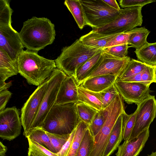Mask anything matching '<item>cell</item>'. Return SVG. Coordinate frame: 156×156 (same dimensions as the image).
Here are the masks:
<instances>
[{
    "label": "cell",
    "mask_w": 156,
    "mask_h": 156,
    "mask_svg": "<svg viewBox=\"0 0 156 156\" xmlns=\"http://www.w3.org/2000/svg\"><path fill=\"white\" fill-rule=\"evenodd\" d=\"M45 147L51 151L56 153L46 132L42 128L33 130L27 137Z\"/></svg>",
    "instance_id": "f1b7e54d"
},
{
    "label": "cell",
    "mask_w": 156,
    "mask_h": 156,
    "mask_svg": "<svg viewBox=\"0 0 156 156\" xmlns=\"http://www.w3.org/2000/svg\"><path fill=\"white\" fill-rule=\"evenodd\" d=\"M27 156H33L29 153H28V155Z\"/></svg>",
    "instance_id": "c3c4849f"
},
{
    "label": "cell",
    "mask_w": 156,
    "mask_h": 156,
    "mask_svg": "<svg viewBox=\"0 0 156 156\" xmlns=\"http://www.w3.org/2000/svg\"><path fill=\"white\" fill-rule=\"evenodd\" d=\"M49 79L38 86L21 108L20 118L24 129L23 134L26 138L30 133L32 124L47 89Z\"/></svg>",
    "instance_id": "9c48e42d"
},
{
    "label": "cell",
    "mask_w": 156,
    "mask_h": 156,
    "mask_svg": "<svg viewBox=\"0 0 156 156\" xmlns=\"http://www.w3.org/2000/svg\"><path fill=\"white\" fill-rule=\"evenodd\" d=\"M29 144L28 153L33 156H58L45 147L27 138Z\"/></svg>",
    "instance_id": "d590c367"
},
{
    "label": "cell",
    "mask_w": 156,
    "mask_h": 156,
    "mask_svg": "<svg viewBox=\"0 0 156 156\" xmlns=\"http://www.w3.org/2000/svg\"><path fill=\"white\" fill-rule=\"evenodd\" d=\"M108 112V106L98 111L88 126L90 131L94 137L98 134L103 127L107 117Z\"/></svg>",
    "instance_id": "4dcf8cb0"
},
{
    "label": "cell",
    "mask_w": 156,
    "mask_h": 156,
    "mask_svg": "<svg viewBox=\"0 0 156 156\" xmlns=\"http://www.w3.org/2000/svg\"><path fill=\"white\" fill-rule=\"evenodd\" d=\"M118 77L114 75H103L91 77L81 84L85 88L94 92H99L114 83Z\"/></svg>",
    "instance_id": "ac0fdd59"
},
{
    "label": "cell",
    "mask_w": 156,
    "mask_h": 156,
    "mask_svg": "<svg viewBox=\"0 0 156 156\" xmlns=\"http://www.w3.org/2000/svg\"><path fill=\"white\" fill-rule=\"evenodd\" d=\"M76 128L71 134L70 136L59 152L56 153L58 156H66L70 148L75 134Z\"/></svg>",
    "instance_id": "b9f144b4"
},
{
    "label": "cell",
    "mask_w": 156,
    "mask_h": 156,
    "mask_svg": "<svg viewBox=\"0 0 156 156\" xmlns=\"http://www.w3.org/2000/svg\"><path fill=\"white\" fill-rule=\"evenodd\" d=\"M78 94V85L74 77L67 75L62 83L55 104L77 102Z\"/></svg>",
    "instance_id": "2e32d148"
},
{
    "label": "cell",
    "mask_w": 156,
    "mask_h": 156,
    "mask_svg": "<svg viewBox=\"0 0 156 156\" xmlns=\"http://www.w3.org/2000/svg\"><path fill=\"white\" fill-rule=\"evenodd\" d=\"M148 156H156V151L152 152L151 154L148 155Z\"/></svg>",
    "instance_id": "7dc6e473"
},
{
    "label": "cell",
    "mask_w": 156,
    "mask_h": 156,
    "mask_svg": "<svg viewBox=\"0 0 156 156\" xmlns=\"http://www.w3.org/2000/svg\"><path fill=\"white\" fill-rule=\"evenodd\" d=\"M142 7L136 6L121 9L118 16L111 23L93 30L104 34H121L141 26L143 23Z\"/></svg>",
    "instance_id": "52a82bcc"
},
{
    "label": "cell",
    "mask_w": 156,
    "mask_h": 156,
    "mask_svg": "<svg viewBox=\"0 0 156 156\" xmlns=\"http://www.w3.org/2000/svg\"><path fill=\"white\" fill-rule=\"evenodd\" d=\"M12 12L9 0H0V26H12Z\"/></svg>",
    "instance_id": "836d02e7"
},
{
    "label": "cell",
    "mask_w": 156,
    "mask_h": 156,
    "mask_svg": "<svg viewBox=\"0 0 156 156\" xmlns=\"http://www.w3.org/2000/svg\"><path fill=\"white\" fill-rule=\"evenodd\" d=\"M88 126L79 120L76 128L74 137L69 149L66 156H76L77 152L84 133Z\"/></svg>",
    "instance_id": "4316f807"
},
{
    "label": "cell",
    "mask_w": 156,
    "mask_h": 156,
    "mask_svg": "<svg viewBox=\"0 0 156 156\" xmlns=\"http://www.w3.org/2000/svg\"><path fill=\"white\" fill-rule=\"evenodd\" d=\"M149 136V128L132 140H125L118 147L116 156H138L142 151Z\"/></svg>",
    "instance_id": "9a60e30c"
},
{
    "label": "cell",
    "mask_w": 156,
    "mask_h": 156,
    "mask_svg": "<svg viewBox=\"0 0 156 156\" xmlns=\"http://www.w3.org/2000/svg\"><path fill=\"white\" fill-rule=\"evenodd\" d=\"M123 139L122 114L117 119L112 131L103 156H110L118 147Z\"/></svg>",
    "instance_id": "ffe728a7"
},
{
    "label": "cell",
    "mask_w": 156,
    "mask_h": 156,
    "mask_svg": "<svg viewBox=\"0 0 156 156\" xmlns=\"http://www.w3.org/2000/svg\"><path fill=\"white\" fill-rule=\"evenodd\" d=\"M12 94L11 92L7 89L0 91V112L5 108L6 105Z\"/></svg>",
    "instance_id": "60d3db41"
},
{
    "label": "cell",
    "mask_w": 156,
    "mask_h": 156,
    "mask_svg": "<svg viewBox=\"0 0 156 156\" xmlns=\"http://www.w3.org/2000/svg\"><path fill=\"white\" fill-rule=\"evenodd\" d=\"M77 115L79 120L88 126L91 124L94 116L98 111L88 105L78 101L76 104Z\"/></svg>",
    "instance_id": "83f0119b"
},
{
    "label": "cell",
    "mask_w": 156,
    "mask_h": 156,
    "mask_svg": "<svg viewBox=\"0 0 156 156\" xmlns=\"http://www.w3.org/2000/svg\"><path fill=\"white\" fill-rule=\"evenodd\" d=\"M109 6L115 9L120 11L121 9L119 7L118 4L115 0H103Z\"/></svg>",
    "instance_id": "7bdbcfd3"
},
{
    "label": "cell",
    "mask_w": 156,
    "mask_h": 156,
    "mask_svg": "<svg viewBox=\"0 0 156 156\" xmlns=\"http://www.w3.org/2000/svg\"><path fill=\"white\" fill-rule=\"evenodd\" d=\"M156 2V0H120L119 2L121 7L126 8L130 7L144 6Z\"/></svg>",
    "instance_id": "ab89813d"
},
{
    "label": "cell",
    "mask_w": 156,
    "mask_h": 156,
    "mask_svg": "<svg viewBox=\"0 0 156 156\" xmlns=\"http://www.w3.org/2000/svg\"><path fill=\"white\" fill-rule=\"evenodd\" d=\"M18 63L20 75L29 84L38 86L49 78L56 68L54 60L27 50L21 52Z\"/></svg>",
    "instance_id": "7a4b0ae2"
},
{
    "label": "cell",
    "mask_w": 156,
    "mask_h": 156,
    "mask_svg": "<svg viewBox=\"0 0 156 156\" xmlns=\"http://www.w3.org/2000/svg\"><path fill=\"white\" fill-rule=\"evenodd\" d=\"M83 7L86 25L93 30L101 27L113 21L119 15L118 11L103 0H80Z\"/></svg>",
    "instance_id": "8992f818"
},
{
    "label": "cell",
    "mask_w": 156,
    "mask_h": 156,
    "mask_svg": "<svg viewBox=\"0 0 156 156\" xmlns=\"http://www.w3.org/2000/svg\"><path fill=\"white\" fill-rule=\"evenodd\" d=\"M94 143V137L88 127L83 137L76 156H89Z\"/></svg>",
    "instance_id": "f546056e"
},
{
    "label": "cell",
    "mask_w": 156,
    "mask_h": 156,
    "mask_svg": "<svg viewBox=\"0 0 156 156\" xmlns=\"http://www.w3.org/2000/svg\"><path fill=\"white\" fill-rule=\"evenodd\" d=\"M24 48L19 33L12 26H0V49L10 58L18 62Z\"/></svg>",
    "instance_id": "5bb4252c"
},
{
    "label": "cell",
    "mask_w": 156,
    "mask_h": 156,
    "mask_svg": "<svg viewBox=\"0 0 156 156\" xmlns=\"http://www.w3.org/2000/svg\"><path fill=\"white\" fill-rule=\"evenodd\" d=\"M150 31L145 27L135 28L131 34L128 42L129 47H133L136 50L140 49L148 42L147 37Z\"/></svg>",
    "instance_id": "d4e9b609"
},
{
    "label": "cell",
    "mask_w": 156,
    "mask_h": 156,
    "mask_svg": "<svg viewBox=\"0 0 156 156\" xmlns=\"http://www.w3.org/2000/svg\"><path fill=\"white\" fill-rule=\"evenodd\" d=\"M135 28L130 31L119 34L111 40L107 44L105 48L117 45L128 44L130 36L134 31Z\"/></svg>",
    "instance_id": "f35d334b"
},
{
    "label": "cell",
    "mask_w": 156,
    "mask_h": 156,
    "mask_svg": "<svg viewBox=\"0 0 156 156\" xmlns=\"http://www.w3.org/2000/svg\"><path fill=\"white\" fill-rule=\"evenodd\" d=\"M114 84L123 100L129 104L134 103L137 105L150 95V84L149 83L116 80Z\"/></svg>",
    "instance_id": "8fae6325"
},
{
    "label": "cell",
    "mask_w": 156,
    "mask_h": 156,
    "mask_svg": "<svg viewBox=\"0 0 156 156\" xmlns=\"http://www.w3.org/2000/svg\"><path fill=\"white\" fill-rule=\"evenodd\" d=\"M149 66L138 60L132 58L117 80H122L133 76L145 70Z\"/></svg>",
    "instance_id": "484cf974"
},
{
    "label": "cell",
    "mask_w": 156,
    "mask_h": 156,
    "mask_svg": "<svg viewBox=\"0 0 156 156\" xmlns=\"http://www.w3.org/2000/svg\"><path fill=\"white\" fill-rule=\"evenodd\" d=\"M78 101L83 102L98 111L103 109L102 103L94 93L90 91L80 84L78 86Z\"/></svg>",
    "instance_id": "603a6c76"
},
{
    "label": "cell",
    "mask_w": 156,
    "mask_h": 156,
    "mask_svg": "<svg viewBox=\"0 0 156 156\" xmlns=\"http://www.w3.org/2000/svg\"><path fill=\"white\" fill-rule=\"evenodd\" d=\"M64 3L72 15L78 27L82 29L86 23L83 7L80 1L66 0Z\"/></svg>",
    "instance_id": "cb8c5ba5"
},
{
    "label": "cell",
    "mask_w": 156,
    "mask_h": 156,
    "mask_svg": "<svg viewBox=\"0 0 156 156\" xmlns=\"http://www.w3.org/2000/svg\"><path fill=\"white\" fill-rule=\"evenodd\" d=\"M19 73L18 62L12 60L0 49V88L6 84L5 81L9 77Z\"/></svg>",
    "instance_id": "e0dca14e"
},
{
    "label": "cell",
    "mask_w": 156,
    "mask_h": 156,
    "mask_svg": "<svg viewBox=\"0 0 156 156\" xmlns=\"http://www.w3.org/2000/svg\"><path fill=\"white\" fill-rule=\"evenodd\" d=\"M67 76L57 68L53 71L49 78L47 89L32 124L30 133L35 129L42 127L47 115L55 103L62 83Z\"/></svg>",
    "instance_id": "ba28073f"
},
{
    "label": "cell",
    "mask_w": 156,
    "mask_h": 156,
    "mask_svg": "<svg viewBox=\"0 0 156 156\" xmlns=\"http://www.w3.org/2000/svg\"><path fill=\"white\" fill-rule=\"evenodd\" d=\"M7 150V147L0 142V156H5Z\"/></svg>",
    "instance_id": "ee69618b"
},
{
    "label": "cell",
    "mask_w": 156,
    "mask_h": 156,
    "mask_svg": "<svg viewBox=\"0 0 156 156\" xmlns=\"http://www.w3.org/2000/svg\"><path fill=\"white\" fill-rule=\"evenodd\" d=\"M46 132L56 153L61 150L71 134L61 135Z\"/></svg>",
    "instance_id": "8d00e7d4"
},
{
    "label": "cell",
    "mask_w": 156,
    "mask_h": 156,
    "mask_svg": "<svg viewBox=\"0 0 156 156\" xmlns=\"http://www.w3.org/2000/svg\"><path fill=\"white\" fill-rule=\"evenodd\" d=\"M154 69V82L156 83V66H153Z\"/></svg>",
    "instance_id": "bcb514c9"
},
{
    "label": "cell",
    "mask_w": 156,
    "mask_h": 156,
    "mask_svg": "<svg viewBox=\"0 0 156 156\" xmlns=\"http://www.w3.org/2000/svg\"><path fill=\"white\" fill-rule=\"evenodd\" d=\"M103 49L89 48L79 39L70 45L63 47L54 60L56 67L67 75L74 77L77 69Z\"/></svg>",
    "instance_id": "277c9868"
},
{
    "label": "cell",
    "mask_w": 156,
    "mask_h": 156,
    "mask_svg": "<svg viewBox=\"0 0 156 156\" xmlns=\"http://www.w3.org/2000/svg\"><path fill=\"white\" fill-rule=\"evenodd\" d=\"M119 34H104L92 30L81 36L79 39L85 46L89 48L103 49L107 44Z\"/></svg>",
    "instance_id": "d6986e66"
},
{
    "label": "cell",
    "mask_w": 156,
    "mask_h": 156,
    "mask_svg": "<svg viewBox=\"0 0 156 156\" xmlns=\"http://www.w3.org/2000/svg\"><path fill=\"white\" fill-rule=\"evenodd\" d=\"M103 50L91 57L76 70L74 78L78 86L80 85L94 70L102 57Z\"/></svg>",
    "instance_id": "44dd1931"
},
{
    "label": "cell",
    "mask_w": 156,
    "mask_h": 156,
    "mask_svg": "<svg viewBox=\"0 0 156 156\" xmlns=\"http://www.w3.org/2000/svg\"><path fill=\"white\" fill-rule=\"evenodd\" d=\"M76 103L55 104L47 115L41 128L51 133L70 134L79 121Z\"/></svg>",
    "instance_id": "3957f363"
},
{
    "label": "cell",
    "mask_w": 156,
    "mask_h": 156,
    "mask_svg": "<svg viewBox=\"0 0 156 156\" xmlns=\"http://www.w3.org/2000/svg\"><path fill=\"white\" fill-rule=\"evenodd\" d=\"M129 48L128 44H124L106 48L103 50L104 52L115 57L124 58L127 56Z\"/></svg>",
    "instance_id": "74e56055"
},
{
    "label": "cell",
    "mask_w": 156,
    "mask_h": 156,
    "mask_svg": "<svg viewBox=\"0 0 156 156\" xmlns=\"http://www.w3.org/2000/svg\"><path fill=\"white\" fill-rule=\"evenodd\" d=\"M136 110L133 113L128 115L124 110L122 113V134L123 139H127L133 130L135 122Z\"/></svg>",
    "instance_id": "1f68e13d"
},
{
    "label": "cell",
    "mask_w": 156,
    "mask_h": 156,
    "mask_svg": "<svg viewBox=\"0 0 156 156\" xmlns=\"http://www.w3.org/2000/svg\"><path fill=\"white\" fill-rule=\"evenodd\" d=\"M21 122L19 110L15 107L8 108L0 112V136L11 141L20 134Z\"/></svg>",
    "instance_id": "7c38bea8"
},
{
    "label": "cell",
    "mask_w": 156,
    "mask_h": 156,
    "mask_svg": "<svg viewBox=\"0 0 156 156\" xmlns=\"http://www.w3.org/2000/svg\"><path fill=\"white\" fill-rule=\"evenodd\" d=\"M94 92L101 101L103 109H105L111 103L118 93L114 83L101 91Z\"/></svg>",
    "instance_id": "d6a6232c"
},
{
    "label": "cell",
    "mask_w": 156,
    "mask_h": 156,
    "mask_svg": "<svg viewBox=\"0 0 156 156\" xmlns=\"http://www.w3.org/2000/svg\"><path fill=\"white\" fill-rule=\"evenodd\" d=\"M12 85V83L11 82L6 83V84L3 87L0 88V91L3 90L7 89V88L11 86Z\"/></svg>",
    "instance_id": "f6af8a7d"
},
{
    "label": "cell",
    "mask_w": 156,
    "mask_h": 156,
    "mask_svg": "<svg viewBox=\"0 0 156 156\" xmlns=\"http://www.w3.org/2000/svg\"><path fill=\"white\" fill-rule=\"evenodd\" d=\"M135 122L132 133L126 140L129 141L146 129L156 117V100L150 95L137 105Z\"/></svg>",
    "instance_id": "30bf717a"
},
{
    "label": "cell",
    "mask_w": 156,
    "mask_h": 156,
    "mask_svg": "<svg viewBox=\"0 0 156 156\" xmlns=\"http://www.w3.org/2000/svg\"><path fill=\"white\" fill-rule=\"evenodd\" d=\"M19 35L24 47L38 52L54 42L55 26L48 19L33 17L24 22Z\"/></svg>",
    "instance_id": "6da1fadb"
},
{
    "label": "cell",
    "mask_w": 156,
    "mask_h": 156,
    "mask_svg": "<svg viewBox=\"0 0 156 156\" xmlns=\"http://www.w3.org/2000/svg\"><path fill=\"white\" fill-rule=\"evenodd\" d=\"M134 52L138 60L152 66H156V42L148 43Z\"/></svg>",
    "instance_id": "7402d4cb"
},
{
    "label": "cell",
    "mask_w": 156,
    "mask_h": 156,
    "mask_svg": "<svg viewBox=\"0 0 156 156\" xmlns=\"http://www.w3.org/2000/svg\"><path fill=\"white\" fill-rule=\"evenodd\" d=\"M154 76L153 67V66H149L143 72L133 76L119 81L146 83L151 84L154 82Z\"/></svg>",
    "instance_id": "e575fe53"
},
{
    "label": "cell",
    "mask_w": 156,
    "mask_h": 156,
    "mask_svg": "<svg viewBox=\"0 0 156 156\" xmlns=\"http://www.w3.org/2000/svg\"><path fill=\"white\" fill-rule=\"evenodd\" d=\"M131 59L128 56L124 58H118L103 51L102 57L98 65L85 80L103 75H114L118 78Z\"/></svg>",
    "instance_id": "4fadbf2b"
},
{
    "label": "cell",
    "mask_w": 156,
    "mask_h": 156,
    "mask_svg": "<svg viewBox=\"0 0 156 156\" xmlns=\"http://www.w3.org/2000/svg\"><path fill=\"white\" fill-rule=\"evenodd\" d=\"M108 114L105 122L94 137L93 149L89 156H103L112 128L119 117L124 110L123 99L118 93L108 106Z\"/></svg>",
    "instance_id": "5b68a950"
}]
</instances>
